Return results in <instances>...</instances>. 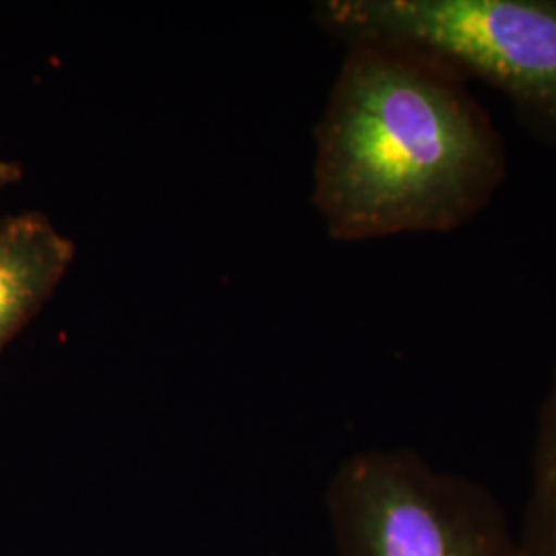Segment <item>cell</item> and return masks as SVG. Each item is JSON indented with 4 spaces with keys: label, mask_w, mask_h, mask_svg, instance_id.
<instances>
[{
    "label": "cell",
    "mask_w": 556,
    "mask_h": 556,
    "mask_svg": "<svg viewBox=\"0 0 556 556\" xmlns=\"http://www.w3.org/2000/svg\"><path fill=\"white\" fill-rule=\"evenodd\" d=\"M346 48L316 130L314 204L330 238L456 233L509 178L495 119L443 60Z\"/></svg>",
    "instance_id": "1"
},
{
    "label": "cell",
    "mask_w": 556,
    "mask_h": 556,
    "mask_svg": "<svg viewBox=\"0 0 556 556\" xmlns=\"http://www.w3.org/2000/svg\"><path fill=\"white\" fill-rule=\"evenodd\" d=\"M75 243L41 213L0 220V353L54 295Z\"/></svg>",
    "instance_id": "4"
},
{
    "label": "cell",
    "mask_w": 556,
    "mask_h": 556,
    "mask_svg": "<svg viewBox=\"0 0 556 556\" xmlns=\"http://www.w3.org/2000/svg\"><path fill=\"white\" fill-rule=\"evenodd\" d=\"M516 540L517 556H556V358L538 408L532 482Z\"/></svg>",
    "instance_id": "5"
},
{
    "label": "cell",
    "mask_w": 556,
    "mask_h": 556,
    "mask_svg": "<svg viewBox=\"0 0 556 556\" xmlns=\"http://www.w3.org/2000/svg\"><path fill=\"white\" fill-rule=\"evenodd\" d=\"M318 15L346 46L410 48L493 87L556 151V0H328Z\"/></svg>",
    "instance_id": "2"
},
{
    "label": "cell",
    "mask_w": 556,
    "mask_h": 556,
    "mask_svg": "<svg viewBox=\"0 0 556 556\" xmlns=\"http://www.w3.org/2000/svg\"><path fill=\"white\" fill-rule=\"evenodd\" d=\"M21 178H23V172H21L20 165L0 157V190L11 184H17Z\"/></svg>",
    "instance_id": "6"
},
{
    "label": "cell",
    "mask_w": 556,
    "mask_h": 556,
    "mask_svg": "<svg viewBox=\"0 0 556 556\" xmlns=\"http://www.w3.org/2000/svg\"><path fill=\"white\" fill-rule=\"evenodd\" d=\"M338 556H517L497 497L413 450L346 459L330 484Z\"/></svg>",
    "instance_id": "3"
}]
</instances>
